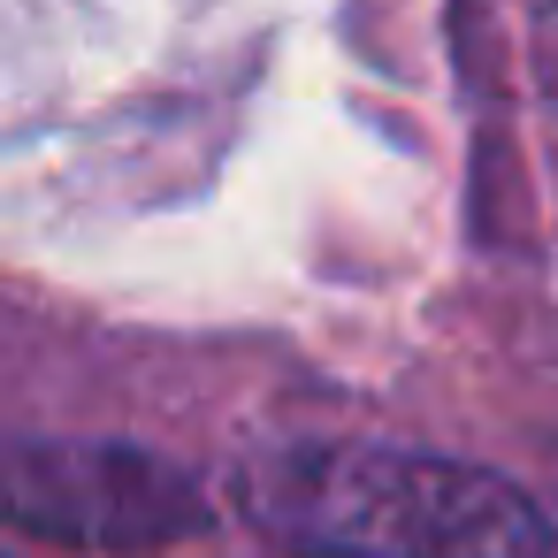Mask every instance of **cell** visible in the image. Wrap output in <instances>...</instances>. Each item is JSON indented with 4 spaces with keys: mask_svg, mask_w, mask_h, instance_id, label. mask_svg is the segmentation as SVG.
Listing matches in <instances>:
<instances>
[{
    "mask_svg": "<svg viewBox=\"0 0 558 558\" xmlns=\"http://www.w3.org/2000/svg\"><path fill=\"white\" fill-rule=\"evenodd\" d=\"M238 512L299 558H550V520L505 474L398 444H268Z\"/></svg>",
    "mask_w": 558,
    "mask_h": 558,
    "instance_id": "cell-1",
    "label": "cell"
},
{
    "mask_svg": "<svg viewBox=\"0 0 558 558\" xmlns=\"http://www.w3.org/2000/svg\"><path fill=\"white\" fill-rule=\"evenodd\" d=\"M535 77H543V93L558 100V0H543V9H535Z\"/></svg>",
    "mask_w": 558,
    "mask_h": 558,
    "instance_id": "cell-2",
    "label": "cell"
}]
</instances>
